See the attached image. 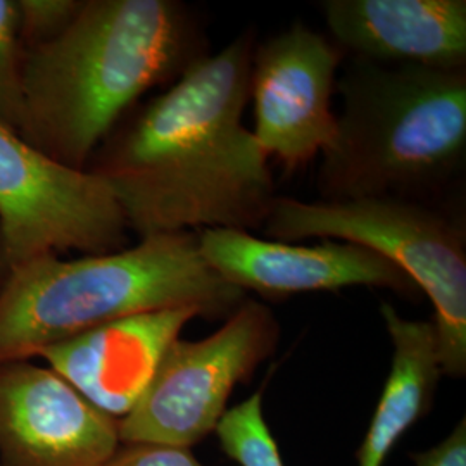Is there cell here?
I'll list each match as a JSON object with an SVG mask.
<instances>
[{"instance_id": "cell-1", "label": "cell", "mask_w": 466, "mask_h": 466, "mask_svg": "<svg viewBox=\"0 0 466 466\" xmlns=\"http://www.w3.org/2000/svg\"><path fill=\"white\" fill-rule=\"evenodd\" d=\"M256 34L235 36L116 127L86 171L113 190L130 230L263 228L275 180L242 116Z\"/></svg>"}, {"instance_id": "cell-2", "label": "cell", "mask_w": 466, "mask_h": 466, "mask_svg": "<svg viewBox=\"0 0 466 466\" xmlns=\"http://www.w3.org/2000/svg\"><path fill=\"white\" fill-rule=\"evenodd\" d=\"M209 54L198 13L178 0H84L66 28L23 59L19 132L59 165L86 169L154 86Z\"/></svg>"}, {"instance_id": "cell-3", "label": "cell", "mask_w": 466, "mask_h": 466, "mask_svg": "<svg viewBox=\"0 0 466 466\" xmlns=\"http://www.w3.org/2000/svg\"><path fill=\"white\" fill-rule=\"evenodd\" d=\"M335 90L337 134L319 200H410L460 211L466 171V69L350 57Z\"/></svg>"}, {"instance_id": "cell-4", "label": "cell", "mask_w": 466, "mask_h": 466, "mask_svg": "<svg viewBox=\"0 0 466 466\" xmlns=\"http://www.w3.org/2000/svg\"><path fill=\"white\" fill-rule=\"evenodd\" d=\"M246 292L204 261L198 232L140 238L134 248L61 259L38 258L0 283V363L25 361L119 318L198 308L227 318Z\"/></svg>"}, {"instance_id": "cell-5", "label": "cell", "mask_w": 466, "mask_h": 466, "mask_svg": "<svg viewBox=\"0 0 466 466\" xmlns=\"http://www.w3.org/2000/svg\"><path fill=\"white\" fill-rule=\"evenodd\" d=\"M263 232L273 240H344L379 252L433 304L442 375L466 373L465 213L389 198L302 202L275 198Z\"/></svg>"}, {"instance_id": "cell-6", "label": "cell", "mask_w": 466, "mask_h": 466, "mask_svg": "<svg viewBox=\"0 0 466 466\" xmlns=\"http://www.w3.org/2000/svg\"><path fill=\"white\" fill-rule=\"evenodd\" d=\"M128 230L100 177L56 163L0 123V283L49 254L125 249Z\"/></svg>"}, {"instance_id": "cell-7", "label": "cell", "mask_w": 466, "mask_h": 466, "mask_svg": "<svg viewBox=\"0 0 466 466\" xmlns=\"http://www.w3.org/2000/svg\"><path fill=\"white\" fill-rule=\"evenodd\" d=\"M279 340V319L254 299H244L206 339L175 340L144 396L117 421L119 442L190 450L217 431L233 389L275 354Z\"/></svg>"}, {"instance_id": "cell-8", "label": "cell", "mask_w": 466, "mask_h": 466, "mask_svg": "<svg viewBox=\"0 0 466 466\" xmlns=\"http://www.w3.org/2000/svg\"><path fill=\"white\" fill-rule=\"evenodd\" d=\"M346 54L302 21L256 44L250 66L254 137L287 171L330 149L337 134L332 96Z\"/></svg>"}, {"instance_id": "cell-9", "label": "cell", "mask_w": 466, "mask_h": 466, "mask_svg": "<svg viewBox=\"0 0 466 466\" xmlns=\"http://www.w3.org/2000/svg\"><path fill=\"white\" fill-rule=\"evenodd\" d=\"M198 238L204 261L225 282L265 299L350 287L389 289L404 298L420 294L392 261L352 242L323 238L315 246H300L232 228L200 230Z\"/></svg>"}, {"instance_id": "cell-10", "label": "cell", "mask_w": 466, "mask_h": 466, "mask_svg": "<svg viewBox=\"0 0 466 466\" xmlns=\"http://www.w3.org/2000/svg\"><path fill=\"white\" fill-rule=\"evenodd\" d=\"M119 444L117 420L47 365L0 363V466H102Z\"/></svg>"}, {"instance_id": "cell-11", "label": "cell", "mask_w": 466, "mask_h": 466, "mask_svg": "<svg viewBox=\"0 0 466 466\" xmlns=\"http://www.w3.org/2000/svg\"><path fill=\"white\" fill-rule=\"evenodd\" d=\"M198 308L119 318L42 350L38 358L104 415L123 420L147 390L165 354Z\"/></svg>"}, {"instance_id": "cell-12", "label": "cell", "mask_w": 466, "mask_h": 466, "mask_svg": "<svg viewBox=\"0 0 466 466\" xmlns=\"http://www.w3.org/2000/svg\"><path fill=\"white\" fill-rule=\"evenodd\" d=\"M319 9L346 56L466 69L465 0H325Z\"/></svg>"}, {"instance_id": "cell-13", "label": "cell", "mask_w": 466, "mask_h": 466, "mask_svg": "<svg viewBox=\"0 0 466 466\" xmlns=\"http://www.w3.org/2000/svg\"><path fill=\"white\" fill-rule=\"evenodd\" d=\"M380 313L392 342V361L358 451V466H383L400 437L431 411L442 377L432 321L402 318L389 302H382Z\"/></svg>"}, {"instance_id": "cell-14", "label": "cell", "mask_w": 466, "mask_h": 466, "mask_svg": "<svg viewBox=\"0 0 466 466\" xmlns=\"http://www.w3.org/2000/svg\"><path fill=\"white\" fill-rule=\"evenodd\" d=\"M223 452L240 466H283L282 454L263 413V392L228 410L218 423Z\"/></svg>"}, {"instance_id": "cell-15", "label": "cell", "mask_w": 466, "mask_h": 466, "mask_svg": "<svg viewBox=\"0 0 466 466\" xmlns=\"http://www.w3.org/2000/svg\"><path fill=\"white\" fill-rule=\"evenodd\" d=\"M23 59L16 0H0V123L15 132L23 115Z\"/></svg>"}, {"instance_id": "cell-16", "label": "cell", "mask_w": 466, "mask_h": 466, "mask_svg": "<svg viewBox=\"0 0 466 466\" xmlns=\"http://www.w3.org/2000/svg\"><path fill=\"white\" fill-rule=\"evenodd\" d=\"M84 0H16L17 26L23 49L47 44L80 11Z\"/></svg>"}, {"instance_id": "cell-17", "label": "cell", "mask_w": 466, "mask_h": 466, "mask_svg": "<svg viewBox=\"0 0 466 466\" xmlns=\"http://www.w3.org/2000/svg\"><path fill=\"white\" fill-rule=\"evenodd\" d=\"M102 466H202L188 448L134 442L119 444Z\"/></svg>"}, {"instance_id": "cell-18", "label": "cell", "mask_w": 466, "mask_h": 466, "mask_svg": "<svg viewBox=\"0 0 466 466\" xmlns=\"http://www.w3.org/2000/svg\"><path fill=\"white\" fill-rule=\"evenodd\" d=\"M415 466H466V421L461 418L454 431L431 450L415 452Z\"/></svg>"}]
</instances>
